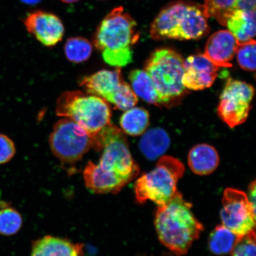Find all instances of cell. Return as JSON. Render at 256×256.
<instances>
[{"instance_id": "obj_1", "label": "cell", "mask_w": 256, "mask_h": 256, "mask_svg": "<svg viewBox=\"0 0 256 256\" xmlns=\"http://www.w3.org/2000/svg\"><path fill=\"white\" fill-rule=\"evenodd\" d=\"M92 148L104 150L98 164L88 162L83 172L86 186L94 193L118 194L138 175L126 136L117 126L104 127L94 137Z\"/></svg>"}, {"instance_id": "obj_2", "label": "cell", "mask_w": 256, "mask_h": 256, "mask_svg": "<svg viewBox=\"0 0 256 256\" xmlns=\"http://www.w3.org/2000/svg\"><path fill=\"white\" fill-rule=\"evenodd\" d=\"M191 208L192 204L178 191L168 203L158 206L155 214L160 242L178 256L186 254L204 229Z\"/></svg>"}, {"instance_id": "obj_3", "label": "cell", "mask_w": 256, "mask_h": 256, "mask_svg": "<svg viewBox=\"0 0 256 256\" xmlns=\"http://www.w3.org/2000/svg\"><path fill=\"white\" fill-rule=\"evenodd\" d=\"M136 22L122 6L105 16L95 32L92 43L111 66H126L132 62V46L138 40Z\"/></svg>"}, {"instance_id": "obj_4", "label": "cell", "mask_w": 256, "mask_h": 256, "mask_svg": "<svg viewBox=\"0 0 256 256\" xmlns=\"http://www.w3.org/2000/svg\"><path fill=\"white\" fill-rule=\"evenodd\" d=\"M203 5L178 1L163 8L150 28L153 40H197L210 31Z\"/></svg>"}, {"instance_id": "obj_5", "label": "cell", "mask_w": 256, "mask_h": 256, "mask_svg": "<svg viewBox=\"0 0 256 256\" xmlns=\"http://www.w3.org/2000/svg\"><path fill=\"white\" fill-rule=\"evenodd\" d=\"M56 114L76 122L92 138L111 124L112 112L108 102L80 91L66 92L60 96Z\"/></svg>"}, {"instance_id": "obj_6", "label": "cell", "mask_w": 256, "mask_h": 256, "mask_svg": "<svg viewBox=\"0 0 256 256\" xmlns=\"http://www.w3.org/2000/svg\"><path fill=\"white\" fill-rule=\"evenodd\" d=\"M184 62L180 54L168 48L156 50L147 62L145 71L152 80L161 105L176 103L186 94L188 89L182 84Z\"/></svg>"}, {"instance_id": "obj_7", "label": "cell", "mask_w": 256, "mask_h": 256, "mask_svg": "<svg viewBox=\"0 0 256 256\" xmlns=\"http://www.w3.org/2000/svg\"><path fill=\"white\" fill-rule=\"evenodd\" d=\"M183 163L170 156H163L156 168L144 174L134 185L136 199L139 204L151 200L158 206L168 203L178 190V182L184 176Z\"/></svg>"}, {"instance_id": "obj_8", "label": "cell", "mask_w": 256, "mask_h": 256, "mask_svg": "<svg viewBox=\"0 0 256 256\" xmlns=\"http://www.w3.org/2000/svg\"><path fill=\"white\" fill-rule=\"evenodd\" d=\"M80 86L88 94L104 99L114 106L115 110H127L137 104L138 98L130 86L124 81L118 68L103 70L82 79Z\"/></svg>"}, {"instance_id": "obj_9", "label": "cell", "mask_w": 256, "mask_h": 256, "mask_svg": "<svg viewBox=\"0 0 256 256\" xmlns=\"http://www.w3.org/2000/svg\"><path fill=\"white\" fill-rule=\"evenodd\" d=\"M54 156L66 165H74L92 148L94 138L76 122L64 118L54 126L50 136Z\"/></svg>"}, {"instance_id": "obj_10", "label": "cell", "mask_w": 256, "mask_h": 256, "mask_svg": "<svg viewBox=\"0 0 256 256\" xmlns=\"http://www.w3.org/2000/svg\"><path fill=\"white\" fill-rule=\"evenodd\" d=\"M254 88L245 82L227 80L220 97L218 114L230 127L234 128L247 120L251 110Z\"/></svg>"}, {"instance_id": "obj_11", "label": "cell", "mask_w": 256, "mask_h": 256, "mask_svg": "<svg viewBox=\"0 0 256 256\" xmlns=\"http://www.w3.org/2000/svg\"><path fill=\"white\" fill-rule=\"evenodd\" d=\"M220 216L222 225L238 236L255 228L256 210L242 190L228 188L224 191Z\"/></svg>"}, {"instance_id": "obj_12", "label": "cell", "mask_w": 256, "mask_h": 256, "mask_svg": "<svg viewBox=\"0 0 256 256\" xmlns=\"http://www.w3.org/2000/svg\"><path fill=\"white\" fill-rule=\"evenodd\" d=\"M24 24L28 33L48 47L59 43L65 32L62 22L58 16L43 10L30 12L24 18Z\"/></svg>"}, {"instance_id": "obj_13", "label": "cell", "mask_w": 256, "mask_h": 256, "mask_svg": "<svg viewBox=\"0 0 256 256\" xmlns=\"http://www.w3.org/2000/svg\"><path fill=\"white\" fill-rule=\"evenodd\" d=\"M182 84L191 90L209 88L218 76L220 67L207 58L204 54L188 56L184 60Z\"/></svg>"}, {"instance_id": "obj_14", "label": "cell", "mask_w": 256, "mask_h": 256, "mask_svg": "<svg viewBox=\"0 0 256 256\" xmlns=\"http://www.w3.org/2000/svg\"><path fill=\"white\" fill-rule=\"evenodd\" d=\"M238 46L236 38L228 30H220L210 37L204 54L220 68L232 67L231 62Z\"/></svg>"}, {"instance_id": "obj_15", "label": "cell", "mask_w": 256, "mask_h": 256, "mask_svg": "<svg viewBox=\"0 0 256 256\" xmlns=\"http://www.w3.org/2000/svg\"><path fill=\"white\" fill-rule=\"evenodd\" d=\"M84 246L70 240L46 236L32 244L30 256H83Z\"/></svg>"}, {"instance_id": "obj_16", "label": "cell", "mask_w": 256, "mask_h": 256, "mask_svg": "<svg viewBox=\"0 0 256 256\" xmlns=\"http://www.w3.org/2000/svg\"><path fill=\"white\" fill-rule=\"evenodd\" d=\"M256 10H240L230 16L226 26L238 46L255 40Z\"/></svg>"}, {"instance_id": "obj_17", "label": "cell", "mask_w": 256, "mask_h": 256, "mask_svg": "<svg viewBox=\"0 0 256 256\" xmlns=\"http://www.w3.org/2000/svg\"><path fill=\"white\" fill-rule=\"evenodd\" d=\"M207 18H214L226 26L227 20L240 10H256V0H204Z\"/></svg>"}, {"instance_id": "obj_18", "label": "cell", "mask_w": 256, "mask_h": 256, "mask_svg": "<svg viewBox=\"0 0 256 256\" xmlns=\"http://www.w3.org/2000/svg\"><path fill=\"white\" fill-rule=\"evenodd\" d=\"M219 163L220 156L216 150L206 144H198L188 153V166L197 175L212 174L218 167Z\"/></svg>"}, {"instance_id": "obj_19", "label": "cell", "mask_w": 256, "mask_h": 256, "mask_svg": "<svg viewBox=\"0 0 256 256\" xmlns=\"http://www.w3.org/2000/svg\"><path fill=\"white\" fill-rule=\"evenodd\" d=\"M170 139L162 128H153L147 131L140 140L139 147L144 156L149 160H156L168 151Z\"/></svg>"}, {"instance_id": "obj_20", "label": "cell", "mask_w": 256, "mask_h": 256, "mask_svg": "<svg viewBox=\"0 0 256 256\" xmlns=\"http://www.w3.org/2000/svg\"><path fill=\"white\" fill-rule=\"evenodd\" d=\"M129 79L136 96L150 104H161L152 80L145 70H134L130 73Z\"/></svg>"}, {"instance_id": "obj_21", "label": "cell", "mask_w": 256, "mask_h": 256, "mask_svg": "<svg viewBox=\"0 0 256 256\" xmlns=\"http://www.w3.org/2000/svg\"><path fill=\"white\" fill-rule=\"evenodd\" d=\"M148 112L142 108L127 110L120 119V124L124 132L132 136L142 135L149 124Z\"/></svg>"}, {"instance_id": "obj_22", "label": "cell", "mask_w": 256, "mask_h": 256, "mask_svg": "<svg viewBox=\"0 0 256 256\" xmlns=\"http://www.w3.org/2000/svg\"><path fill=\"white\" fill-rule=\"evenodd\" d=\"M238 236L225 226H218L210 236L208 245L210 251L217 256L230 254Z\"/></svg>"}, {"instance_id": "obj_23", "label": "cell", "mask_w": 256, "mask_h": 256, "mask_svg": "<svg viewBox=\"0 0 256 256\" xmlns=\"http://www.w3.org/2000/svg\"><path fill=\"white\" fill-rule=\"evenodd\" d=\"M92 51V44L85 38L76 36L69 38L64 46L66 58L70 62L81 63L90 57Z\"/></svg>"}, {"instance_id": "obj_24", "label": "cell", "mask_w": 256, "mask_h": 256, "mask_svg": "<svg viewBox=\"0 0 256 256\" xmlns=\"http://www.w3.org/2000/svg\"><path fill=\"white\" fill-rule=\"evenodd\" d=\"M0 206V234L14 236L20 231L23 225V217L18 210L6 202Z\"/></svg>"}, {"instance_id": "obj_25", "label": "cell", "mask_w": 256, "mask_h": 256, "mask_svg": "<svg viewBox=\"0 0 256 256\" xmlns=\"http://www.w3.org/2000/svg\"><path fill=\"white\" fill-rule=\"evenodd\" d=\"M256 48V40H254L239 46L236 50L238 64L246 71L255 72Z\"/></svg>"}, {"instance_id": "obj_26", "label": "cell", "mask_w": 256, "mask_h": 256, "mask_svg": "<svg viewBox=\"0 0 256 256\" xmlns=\"http://www.w3.org/2000/svg\"><path fill=\"white\" fill-rule=\"evenodd\" d=\"M232 256H256L255 230L238 236L231 252Z\"/></svg>"}, {"instance_id": "obj_27", "label": "cell", "mask_w": 256, "mask_h": 256, "mask_svg": "<svg viewBox=\"0 0 256 256\" xmlns=\"http://www.w3.org/2000/svg\"><path fill=\"white\" fill-rule=\"evenodd\" d=\"M16 154V147L12 140L8 136L0 134V164L10 161Z\"/></svg>"}, {"instance_id": "obj_28", "label": "cell", "mask_w": 256, "mask_h": 256, "mask_svg": "<svg viewBox=\"0 0 256 256\" xmlns=\"http://www.w3.org/2000/svg\"><path fill=\"white\" fill-rule=\"evenodd\" d=\"M248 200L251 206L256 210V181H252L248 187Z\"/></svg>"}, {"instance_id": "obj_29", "label": "cell", "mask_w": 256, "mask_h": 256, "mask_svg": "<svg viewBox=\"0 0 256 256\" xmlns=\"http://www.w3.org/2000/svg\"><path fill=\"white\" fill-rule=\"evenodd\" d=\"M20 2L27 5H36L40 3L42 0H20Z\"/></svg>"}, {"instance_id": "obj_30", "label": "cell", "mask_w": 256, "mask_h": 256, "mask_svg": "<svg viewBox=\"0 0 256 256\" xmlns=\"http://www.w3.org/2000/svg\"><path fill=\"white\" fill-rule=\"evenodd\" d=\"M60 1L67 4H71V3L78 2L80 0H60Z\"/></svg>"}, {"instance_id": "obj_31", "label": "cell", "mask_w": 256, "mask_h": 256, "mask_svg": "<svg viewBox=\"0 0 256 256\" xmlns=\"http://www.w3.org/2000/svg\"><path fill=\"white\" fill-rule=\"evenodd\" d=\"M101 1H104V0H101Z\"/></svg>"}]
</instances>
